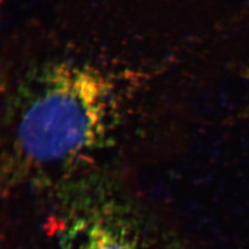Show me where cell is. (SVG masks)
<instances>
[{"mask_svg": "<svg viewBox=\"0 0 249 249\" xmlns=\"http://www.w3.org/2000/svg\"><path fill=\"white\" fill-rule=\"evenodd\" d=\"M109 87L88 71H55L23 112L17 143L31 160H61L88 146L106 114Z\"/></svg>", "mask_w": 249, "mask_h": 249, "instance_id": "obj_1", "label": "cell"}, {"mask_svg": "<svg viewBox=\"0 0 249 249\" xmlns=\"http://www.w3.org/2000/svg\"><path fill=\"white\" fill-rule=\"evenodd\" d=\"M86 249H131L123 239H119L117 234L110 231H100L93 233Z\"/></svg>", "mask_w": 249, "mask_h": 249, "instance_id": "obj_2", "label": "cell"}]
</instances>
